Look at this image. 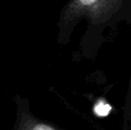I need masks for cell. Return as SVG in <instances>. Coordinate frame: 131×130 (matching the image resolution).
<instances>
[{"mask_svg": "<svg viewBox=\"0 0 131 130\" xmlns=\"http://www.w3.org/2000/svg\"><path fill=\"white\" fill-rule=\"evenodd\" d=\"M13 130H62L53 124L38 119L29 111L26 101H17L16 120Z\"/></svg>", "mask_w": 131, "mask_h": 130, "instance_id": "6da1fadb", "label": "cell"}, {"mask_svg": "<svg viewBox=\"0 0 131 130\" xmlns=\"http://www.w3.org/2000/svg\"><path fill=\"white\" fill-rule=\"evenodd\" d=\"M98 1L99 0H77V3L83 7H90L95 5Z\"/></svg>", "mask_w": 131, "mask_h": 130, "instance_id": "3957f363", "label": "cell"}, {"mask_svg": "<svg viewBox=\"0 0 131 130\" xmlns=\"http://www.w3.org/2000/svg\"><path fill=\"white\" fill-rule=\"evenodd\" d=\"M111 111H112V106L103 100L97 102L94 106V113L100 118L107 117L111 113Z\"/></svg>", "mask_w": 131, "mask_h": 130, "instance_id": "7a4b0ae2", "label": "cell"}]
</instances>
